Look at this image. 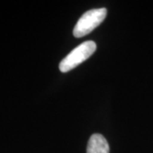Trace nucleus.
<instances>
[{"mask_svg":"<svg viewBox=\"0 0 153 153\" xmlns=\"http://www.w3.org/2000/svg\"><path fill=\"white\" fill-rule=\"evenodd\" d=\"M96 48V44L94 41H86L79 44L60 61L59 65L60 71L67 72L72 70L84 60L88 59L95 52Z\"/></svg>","mask_w":153,"mask_h":153,"instance_id":"obj_1","label":"nucleus"},{"mask_svg":"<svg viewBox=\"0 0 153 153\" xmlns=\"http://www.w3.org/2000/svg\"><path fill=\"white\" fill-rule=\"evenodd\" d=\"M107 10L105 8L94 9L85 12L73 29V35L76 38H82L90 33L103 22L106 16Z\"/></svg>","mask_w":153,"mask_h":153,"instance_id":"obj_2","label":"nucleus"},{"mask_svg":"<svg viewBox=\"0 0 153 153\" xmlns=\"http://www.w3.org/2000/svg\"><path fill=\"white\" fill-rule=\"evenodd\" d=\"M87 153H110L107 140L102 134H94L88 140Z\"/></svg>","mask_w":153,"mask_h":153,"instance_id":"obj_3","label":"nucleus"}]
</instances>
